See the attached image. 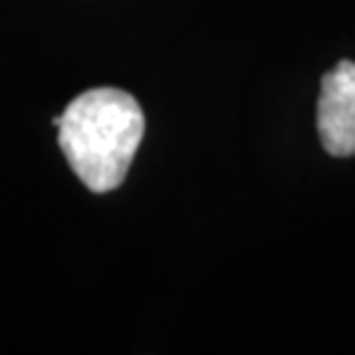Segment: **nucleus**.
<instances>
[{
	"label": "nucleus",
	"mask_w": 355,
	"mask_h": 355,
	"mask_svg": "<svg viewBox=\"0 0 355 355\" xmlns=\"http://www.w3.org/2000/svg\"><path fill=\"white\" fill-rule=\"evenodd\" d=\"M53 124L69 166L92 192H111L127 179L145 135L140 103L116 87L82 92Z\"/></svg>",
	"instance_id": "nucleus-1"
},
{
	"label": "nucleus",
	"mask_w": 355,
	"mask_h": 355,
	"mask_svg": "<svg viewBox=\"0 0 355 355\" xmlns=\"http://www.w3.org/2000/svg\"><path fill=\"white\" fill-rule=\"evenodd\" d=\"M316 127L324 150L334 158L355 155V64L340 61L321 79Z\"/></svg>",
	"instance_id": "nucleus-2"
}]
</instances>
